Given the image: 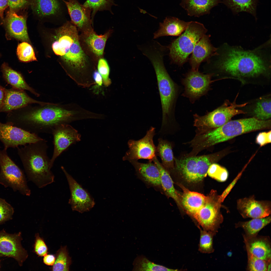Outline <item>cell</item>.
Masks as SVG:
<instances>
[{
    "label": "cell",
    "mask_w": 271,
    "mask_h": 271,
    "mask_svg": "<svg viewBox=\"0 0 271 271\" xmlns=\"http://www.w3.org/2000/svg\"><path fill=\"white\" fill-rule=\"evenodd\" d=\"M207 174L211 177L220 182L226 181L229 175L226 169L215 163L210 166Z\"/></svg>",
    "instance_id": "obj_41"
},
{
    "label": "cell",
    "mask_w": 271,
    "mask_h": 271,
    "mask_svg": "<svg viewBox=\"0 0 271 271\" xmlns=\"http://www.w3.org/2000/svg\"><path fill=\"white\" fill-rule=\"evenodd\" d=\"M1 70L3 77L8 84L13 88L21 90H27L36 97L40 94L27 83L22 75L19 72L13 70L6 63L2 65Z\"/></svg>",
    "instance_id": "obj_28"
},
{
    "label": "cell",
    "mask_w": 271,
    "mask_h": 271,
    "mask_svg": "<svg viewBox=\"0 0 271 271\" xmlns=\"http://www.w3.org/2000/svg\"><path fill=\"white\" fill-rule=\"evenodd\" d=\"M200 230V237L198 245V250L203 253L209 254L213 252V237L214 233L202 230L198 226Z\"/></svg>",
    "instance_id": "obj_38"
},
{
    "label": "cell",
    "mask_w": 271,
    "mask_h": 271,
    "mask_svg": "<svg viewBox=\"0 0 271 271\" xmlns=\"http://www.w3.org/2000/svg\"><path fill=\"white\" fill-rule=\"evenodd\" d=\"M83 5L91 10L92 22L98 11L107 10L112 14L111 7L116 6L113 0H86Z\"/></svg>",
    "instance_id": "obj_36"
},
{
    "label": "cell",
    "mask_w": 271,
    "mask_h": 271,
    "mask_svg": "<svg viewBox=\"0 0 271 271\" xmlns=\"http://www.w3.org/2000/svg\"><path fill=\"white\" fill-rule=\"evenodd\" d=\"M10 9L15 11L24 8L29 3L28 0H8Z\"/></svg>",
    "instance_id": "obj_47"
},
{
    "label": "cell",
    "mask_w": 271,
    "mask_h": 271,
    "mask_svg": "<svg viewBox=\"0 0 271 271\" xmlns=\"http://www.w3.org/2000/svg\"><path fill=\"white\" fill-rule=\"evenodd\" d=\"M17 54L19 59L23 62L37 60L32 47L26 42H23L18 45Z\"/></svg>",
    "instance_id": "obj_40"
},
{
    "label": "cell",
    "mask_w": 271,
    "mask_h": 271,
    "mask_svg": "<svg viewBox=\"0 0 271 271\" xmlns=\"http://www.w3.org/2000/svg\"><path fill=\"white\" fill-rule=\"evenodd\" d=\"M35 100L29 96L23 90L13 88L6 89V95L0 112H8L35 104L43 105L52 104Z\"/></svg>",
    "instance_id": "obj_19"
},
{
    "label": "cell",
    "mask_w": 271,
    "mask_h": 271,
    "mask_svg": "<svg viewBox=\"0 0 271 271\" xmlns=\"http://www.w3.org/2000/svg\"><path fill=\"white\" fill-rule=\"evenodd\" d=\"M152 161L147 163L137 160L129 161L134 167L138 176L146 183L153 186L161 187L159 170Z\"/></svg>",
    "instance_id": "obj_24"
},
{
    "label": "cell",
    "mask_w": 271,
    "mask_h": 271,
    "mask_svg": "<svg viewBox=\"0 0 271 271\" xmlns=\"http://www.w3.org/2000/svg\"><path fill=\"white\" fill-rule=\"evenodd\" d=\"M3 21L7 38L14 39L24 41H29L26 18L25 17L19 15L15 11L10 9Z\"/></svg>",
    "instance_id": "obj_18"
},
{
    "label": "cell",
    "mask_w": 271,
    "mask_h": 271,
    "mask_svg": "<svg viewBox=\"0 0 271 271\" xmlns=\"http://www.w3.org/2000/svg\"><path fill=\"white\" fill-rule=\"evenodd\" d=\"M188 23L175 17H167L160 23L159 29L154 34V39L165 36H179L186 29Z\"/></svg>",
    "instance_id": "obj_27"
},
{
    "label": "cell",
    "mask_w": 271,
    "mask_h": 271,
    "mask_svg": "<svg viewBox=\"0 0 271 271\" xmlns=\"http://www.w3.org/2000/svg\"><path fill=\"white\" fill-rule=\"evenodd\" d=\"M24 112L11 117L12 125L38 134H51L56 126L79 120L94 119L95 112L75 103L59 105L52 103L29 108Z\"/></svg>",
    "instance_id": "obj_1"
},
{
    "label": "cell",
    "mask_w": 271,
    "mask_h": 271,
    "mask_svg": "<svg viewBox=\"0 0 271 271\" xmlns=\"http://www.w3.org/2000/svg\"><path fill=\"white\" fill-rule=\"evenodd\" d=\"M51 134L53 137L54 148L50 161L52 167L57 158L71 145L80 141L81 136L77 130L68 124L56 126Z\"/></svg>",
    "instance_id": "obj_14"
},
{
    "label": "cell",
    "mask_w": 271,
    "mask_h": 271,
    "mask_svg": "<svg viewBox=\"0 0 271 271\" xmlns=\"http://www.w3.org/2000/svg\"><path fill=\"white\" fill-rule=\"evenodd\" d=\"M65 4L72 23L83 30L91 28V10L81 4L77 0H62Z\"/></svg>",
    "instance_id": "obj_21"
},
{
    "label": "cell",
    "mask_w": 271,
    "mask_h": 271,
    "mask_svg": "<svg viewBox=\"0 0 271 271\" xmlns=\"http://www.w3.org/2000/svg\"><path fill=\"white\" fill-rule=\"evenodd\" d=\"M271 142L270 130L267 132H263L259 133L257 135L256 139V143L260 146L270 143Z\"/></svg>",
    "instance_id": "obj_46"
},
{
    "label": "cell",
    "mask_w": 271,
    "mask_h": 271,
    "mask_svg": "<svg viewBox=\"0 0 271 271\" xmlns=\"http://www.w3.org/2000/svg\"><path fill=\"white\" fill-rule=\"evenodd\" d=\"M220 3V0H185L180 5L188 16L199 17L209 14L211 9Z\"/></svg>",
    "instance_id": "obj_26"
},
{
    "label": "cell",
    "mask_w": 271,
    "mask_h": 271,
    "mask_svg": "<svg viewBox=\"0 0 271 271\" xmlns=\"http://www.w3.org/2000/svg\"><path fill=\"white\" fill-rule=\"evenodd\" d=\"M156 147V155L161 159L162 165L169 173L174 169V157L171 143L167 140L159 138Z\"/></svg>",
    "instance_id": "obj_33"
},
{
    "label": "cell",
    "mask_w": 271,
    "mask_h": 271,
    "mask_svg": "<svg viewBox=\"0 0 271 271\" xmlns=\"http://www.w3.org/2000/svg\"><path fill=\"white\" fill-rule=\"evenodd\" d=\"M52 48L73 72L71 78L78 86H89L93 82L92 74L86 68V57L80 45L75 26L67 22L57 31Z\"/></svg>",
    "instance_id": "obj_3"
},
{
    "label": "cell",
    "mask_w": 271,
    "mask_h": 271,
    "mask_svg": "<svg viewBox=\"0 0 271 271\" xmlns=\"http://www.w3.org/2000/svg\"><path fill=\"white\" fill-rule=\"evenodd\" d=\"M133 271H177L168 268L152 262L145 256H139L134 259L133 264Z\"/></svg>",
    "instance_id": "obj_34"
},
{
    "label": "cell",
    "mask_w": 271,
    "mask_h": 271,
    "mask_svg": "<svg viewBox=\"0 0 271 271\" xmlns=\"http://www.w3.org/2000/svg\"><path fill=\"white\" fill-rule=\"evenodd\" d=\"M241 175V173H239V174L229 184L221 194L220 195V198L222 202H223L225 198L235 185Z\"/></svg>",
    "instance_id": "obj_48"
},
{
    "label": "cell",
    "mask_w": 271,
    "mask_h": 271,
    "mask_svg": "<svg viewBox=\"0 0 271 271\" xmlns=\"http://www.w3.org/2000/svg\"><path fill=\"white\" fill-rule=\"evenodd\" d=\"M61 168L69 184L70 191L69 203L72 210L81 213L89 211L95 204L93 198L67 172L63 166H61Z\"/></svg>",
    "instance_id": "obj_15"
},
{
    "label": "cell",
    "mask_w": 271,
    "mask_h": 271,
    "mask_svg": "<svg viewBox=\"0 0 271 271\" xmlns=\"http://www.w3.org/2000/svg\"><path fill=\"white\" fill-rule=\"evenodd\" d=\"M164 54L162 51L157 49L150 51L147 55L153 65L157 79L162 111L161 129L175 121V105L180 90L166 70Z\"/></svg>",
    "instance_id": "obj_6"
},
{
    "label": "cell",
    "mask_w": 271,
    "mask_h": 271,
    "mask_svg": "<svg viewBox=\"0 0 271 271\" xmlns=\"http://www.w3.org/2000/svg\"><path fill=\"white\" fill-rule=\"evenodd\" d=\"M38 134L30 132L7 122L0 121V141L4 149L18 148L19 146L36 142L42 139Z\"/></svg>",
    "instance_id": "obj_13"
},
{
    "label": "cell",
    "mask_w": 271,
    "mask_h": 271,
    "mask_svg": "<svg viewBox=\"0 0 271 271\" xmlns=\"http://www.w3.org/2000/svg\"><path fill=\"white\" fill-rule=\"evenodd\" d=\"M18 147V154L28 179L39 188L52 183L54 176L47 155V141L42 139L36 142Z\"/></svg>",
    "instance_id": "obj_5"
},
{
    "label": "cell",
    "mask_w": 271,
    "mask_h": 271,
    "mask_svg": "<svg viewBox=\"0 0 271 271\" xmlns=\"http://www.w3.org/2000/svg\"><path fill=\"white\" fill-rule=\"evenodd\" d=\"M43 258V263L48 266H52L54 264L55 259V256L53 254H47Z\"/></svg>",
    "instance_id": "obj_50"
},
{
    "label": "cell",
    "mask_w": 271,
    "mask_h": 271,
    "mask_svg": "<svg viewBox=\"0 0 271 271\" xmlns=\"http://www.w3.org/2000/svg\"><path fill=\"white\" fill-rule=\"evenodd\" d=\"M238 95V93L232 102L226 99L220 106L204 115L194 114L193 125L196 128V132L201 133L217 128L230 120L234 116L245 114L240 108L245 106L247 102L237 104L236 100Z\"/></svg>",
    "instance_id": "obj_7"
},
{
    "label": "cell",
    "mask_w": 271,
    "mask_h": 271,
    "mask_svg": "<svg viewBox=\"0 0 271 271\" xmlns=\"http://www.w3.org/2000/svg\"><path fill=\"white\" fill-rule=\"evenodd\" d=\"M271 217L261 218H253L246 222L243 227L250 235H253L258 232L271 221Z\"/></svg>",
    "instance_id": "obj_39"
},
{
    "label": "cell",
    "mask_w": 271,
    "mask_h": 271,
    "mask_svg": "<svg viewBox=\"0 0 271 271\" xmlns=\"http://www.w3.org/2000/svg\"><path fill=\"white\" fill-rule=\"evenodd\" d=\"M184 0H181V2H182L183 1H184Z\"/></svg>",
    "instance_id": "obj_54"
},
{
    "label": "cell",
    "mask_w": 271,
    "mask_h": 271,
    "mask_svg": "<svg viewBox=\"0 0 271 271\" xmlns=\"http://www.w3.org/2000/svg\"><path fill=\"white\" fill-rule=\"evenodd\" d=\"M21 233L11 234L0 231V253L3 256L13 258L20 266L28 256L27 251L21 244Z\"/></svg>",
    "instance_id": "obj_16"
},
{
    "label": "cell",
    "mask_w": 271,
    "mask_h": 271,
    "mask_svg": "<svg viewBox=\"0 0 271 271\" xmlns=\"http://www.w3.org/2000/svg\"><path fill=\"white\" fill-rule=\"evenodd\" d=\"M30 4L34 14L40 18L56 16L61 11L59 0H31Z\"/></svg>",
    "instance_id": "obj_31"
},
{
    "label": "cell",
    "mask_w": 271,
    "mask_h": 271,
    "mask_svg": "<svg viewBox=\"0 0 271 271\" xmlns=\"http://www.w3.org/2000/svg\"><path fill=\"white\" fill-rule=\"evenodd\" d=\"M97 69L98 72L102 78L103 85L105 87H108L111 84L112 81L109 78V67L105 59L101 58L99 60Z\"/></svg>",
    "instance_id": "obj_43"
},
{
    "label": "cell",
    "mask_w": 271,
    "mask_h": 271,
    "mask_svg": "<svg viewBox=\"0 0 271 271\" xmlns=\"http://www.w3.org/2000/svg\"><path fill=\"white\" fill-rule=\"evenodd\" d=\"M213 73L204 74L198 71L191 70L182 80L184 87L182 95L188 98L192 103L206 94L211 89Z\"/></svg>",
    "instance_id": "obj_11"
},
{
    "label": "cell",
    "mask_w": 271,
    "mask_h": 271,
    "mask_svg": "<svg viewBox=\"0 0 271 271\" xmlns=\"http://www.w3.org/2000/svg\"><path fill=\"white\" fill-rule=\"evenodd\" d=\"M270 119L262 120L252 117L230 120L217 128L196 133L189 143L197 154L204 150L238 136L256 130L270 128Z\"/></svg>",
    "instance_id": "obj_4"
},
{
    "label": "cell",
    "mask_w": 271,
    "mask_h": 271,
    "mask_svg": "<svg viewBox=\"0 0 271 271\" xmlns=\"http://www.w3.org/2000/svg\"><path fill=\"white\" fill-rule=\"evenodd\" d=\"M34 250L39 256H43L48 253L47 247L43 240L40 236L38 233L35 235Z\"/></svg>",
    "instance_id": "obj_45"
},
{
    "label": "cell",
    "mask_w": 271,
    "mask_h": 271,
    "mask_svg": "<svg viewBox=\"0 0 271 271\" xmlns=\"http://www.w3.org/2000/svg\"><path fill=\"white\" fill-rule=\"evenodd\" d=\"M152 161L158 168L160 173L161 187L165 194L173 198L177 205L183 209L181 201V195L174 187L173 182L169 173L164 168L155 157Z\"/></svg>",
    "instance_id": "obj_29"
},
{
    "label": "cell",
    "mask_w": 271,
    "mask_h": 271,
    "mask_svg": "<svg viewBox=\"0 0 271 271\" xmlns=\"http://www.w3.org/2000/svg\"><path fill=\"white\" fill-rule=\"evenodd\" d=\"M202 207L191 216L203 230L214 233L223 217L221 212L222 202L216 191L212 190Z\"/></svg>",
    "instance_id": "obj_10"
},
{
    "label": "cell",
    "mask_w": 271,
    "mask_h": 271,
    "mask_svg": "<svg viewBox=\"0 0 271 271\" xmlns=\"http://www.w3.org/2000/svg\"><path fill=\"white\" fill-rule=\"evenodd\" d=\"M155 129L151 127L146 135L139 140H129L127 143L129 149L122 158L123 160L129 162L142 159L152 161L156 156V147L153 140Z\"/></svg>",
    "instance_id": "obj_12"
},
{
    "label": "cell",
    "mask_w": 271,
    "mask_h": 271,
    "mask_svg": "<svg viewBox=\"0 0 271 271\" xmlns=\"http://www.w3.org/2000/svg\"><path fill=\"white\" fill-rule=\"evenodd\" d=\"M174 169L189 183L197 182L198 156L174 157Z\"/></svg>",
    "instance_id": "obj_23"
},
{
    "label": "cell",
    "mask_w": 271,
    "mask_h": 271,
    "mask_svg": "<svg viewBox=\"0 0 271 271\" xmlns=\"http://www.w3.org/2000/svg\"><path fill=\"white\" fill-rule=\"evenodd\" d=\"M249 268L251 271H264L267 270L266 261L257 258L249 251Z\"/></svg>",
    "instance_id": "obj_44"
},
{
    "label": "cell",
    "mask_w": 271,
    "mask_h": 271,
    "mask_svg": "<svg viewBox=\"0 0 271 271\" xmlns=\"http://www.w3.org/2000/svg\"><path fill=\"white\" fill-rule=\"evenodd\" d=\"M92 78L95 83V88H100L102 86L103 81L102 78L98 71L95 70L93 72Z\"/></svg>",
    "instance_id": "obj_49"
},
{
    "label": "cell",
    "mask_w": 271,
    "mask_h": 271,
    "mask_svg": "<svg viewBox=\"0 0 271 271\" xmlns=\"http://www.w3.org/2000/svg\"><path fill=\"white\" fill-rule=\"evenodd\" d=\"M236 207L244 218H263L269 216L271 213L270 201L256 200L254 195L238 199Z\"/></svg>",
    "instance_id": "obj_17"
},
{
    "label": "cell",
    "mask_w": 271,
    "mask_h": 271,
    "mask_svg": "<svg viewBox=\"0 0 271 271\" xmlns=\"http://www.w3.org/2000/svg\"><path fill=\"white\" fill-rule=\"evenodd\" d=\"M6 89L0 86V109L4 102L6 95Z\"/></svg>",
    "instance_id": "obj_52"
},
{
    "label": "cell",
    "mask_w": 271,
    "mask_h": 271,
    "mask_svg": "<svg viewBox=\"0 0 271 271\" xmlns=\"http://www.w3.org/2000/svg\"><path fill=\"white\" fill-rule=\"evenodd\" d=\"M240 109L250 117L262 120L270 119L271 94H268L251 100L247 102L245 106Z\"/></svg>",
    "instance_id": "obj_20"
},
{
    "label": "cell",
    "mask_w": 271,
    "mask_h": 271,
    "mask_svg": "<svg viewBox=\"0 0 271 271\" xmlns=\"http://www.w3.org/2000/svg\"><path fill=\"white\" fill-rule=\"evenodd\" d=\"M14 208L4 199L0 197V224L12 219Z\"/></svg>",
    "instance_id": "obj_42"
},
{
    "label": "cell",
    "mask_w": 271,
    "mask_h": 271,
    "mask_svg": "<svg viewBox=\"0 0 271 271\" xmlns=\"http://www.w3.org/2000/svg\"><path fill=\"white\" fill-rule=\"evenodd\" d=\"M83 31V38L85 43L95 55L99 57L102 56L110 32L98 35L92 27Z\"/></svg>",
    "instance_id": "obj_30"
},
{
    "label": "cell",
    "mask_w": 271,
    "mask_h": 271,
    "mask_svg": "<svg viewBox=\"0 0 271 271\" xmlns=\"http://www.w3.org/2000/svg\"><path fill=\"white\" fill-rule=\"evenodd\" d=\"M210 35H204L195 45L190 58L192 70L197 71L201 63L218 54L217 49L211 44Z\"/></svg>",
    "instance_id": "obj_22"
},
{
    "label": "cell",
    "mask_w": 271,
    "mask_h": 271,
    "mask_svg": "<svg viewBox=\"0 0 271 271\" xmlns=\"http://www.w3.org/2000/svg\"><path fill=\"white\" fill-rule=\"evenodd\" d=\"M8 6V0H0V17L3 21L4 12Z\"/></svg>",
    "instance_id": "obj_51"
},
{
    "label": "cell",
    "mask_w": 271,
    "mask_h": 271,
    "mask_svg": "<svg viewBox=\"0 0 271 271\" xmlns=\"http://www.w3.org/2000/svg\"><path fill=\"white\" fill-rule=\"evenodd\" d=\"M249 251L253 255L266 261L271 257V250L269 245L261 240L256 241L250 245Z\"/></svg>",
    "instance_id": "obj_37"
},
{
    "label": "cell",
    "mask_w": 271,
    "mask_h": 271,
    "mask_svg": "<svg viewBox=\"0 0 271 271\" xmlns=\"http://www.w3.org/2000/svg\"><path fill=\"white\" fill-rule=\"evenodd\" d=\"M3 256L0 253V257Z\"/></svg>",
    "instance_id": "obj_53"
},
{
    "label": "cell",
    "mask_w": 271,
    "mask_h": 271,
    "mask_svg": "<svg viewBox=\"0 0 271 271\" xmlns=\"http://www.w3.org/2000/svg\"><path fill=\"white\" fill-rule=\"evenodd\" d=\"M178 185L183 190L181 201L183 210L190 216L201 208L207 201L208 195L191 191L182 184Z\"/></svg>",
    "instance_id": "obj_25"
},
{
    "label": "cell",
    "mask_w": 271,
    "mask_h": 271,
    "mask_svg": "<svg viewBox=\"0 0 271 271\" xmlns=\"http://www.w3.org/2000/svg\"><path fill=\"white\" fill-rule=\"evenodd\" d=\"M0 184L24 195L29 196L31 194L24 173L4 149L0 150Z\"/></svg>",
    "instance_id": "obj_9"
},
{
    "label": "cell",
    "mask_w": 271,
    "mask_h": 271,
    "mask_svg": "<svg viewBox=\"0 0 271 271\" xmlns=\"http://www.w3.org/2000/svg\"><path fill=\"white\" fill-rule=\"evenodd\" d=\"M220 3L225 5L230 9L233 14L236 15L242 12L252 15L256 20L257 9L258 0H220Z\"/></svg>",
    "instance_id": "obj_32"
},
{
    "label": "cell",
    "mask_w": 271,
    "mask_h": 271,
    "mask_svg": "<svg viewBox=\"0 0 271 271\" xmlns=\"http://www.w3.org/2000/svg\"><path fill=\"white\" fill-rule=\"evenodd\" d=\"M207 31L202 23L194 21L188 22L184 32L173 41L168 47L171 59L179 65L184 64L196 44Z\"/></svg>",
    "instance_id": "obj_8"
},
{
    "label": "cell",
    "mask_w": 271,
    "mask_h": 271,
    "mask_svg": "<svg viewBox=\"0 0 271 271\" xmlns=\"http://www.w3.org/2000/svg\"><path fill=\"white\" fill-rule=\"evenodd\" d=\"M54 264L50 268L52 271H69L72 263L66 246H61L57 251Z\"/></svg>",
    "instance_id": "obj_35"
},
{
    "label": "cell",
    "mask_w": 271,
    "mask_h": 271,
    "mask_svg": "<svg viewBox=\"0 0 271 271\" xmlns=\"http://www.w3.org/2000/svg\"><path fill=\"white\" fill-rule=\"evenodd\" d=\"M215 74L218 80H237L243 85H269L270 67L254 52L229 48L218 60Z\"/></svg>",
    "instance_id": "obj_2"
}]
</instances>
